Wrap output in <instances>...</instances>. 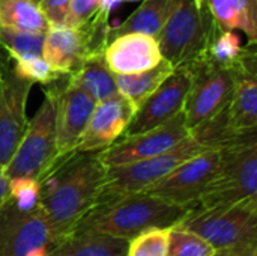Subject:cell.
I'll return each mask as SVG.
<instances>
[{"label": "cell", "mask_w": 257, "mask_h": 256, "mask_svg": "<svg viewBox=\"0 0 257 256\" xmlns=\"http://www.w3.org/2000/svg\"><path fill=\"white\" fill-rule=\"evenodd\" d=\"M105 174L107 167L99 158V151H74L60 155L38 180V208L56 243L68 237L95 205Z\"/></svg>", "instance_id": "cell-1"}, {"label": "cell", "mask_w": 257, "mask_h": 256, "mask_svg": "<svg viewBox=\"0 0 257 256\" xmlns=\"http://www.w3.org/2000/svg\"><path fill=\"white\" fill-rule=\"evenodd\" d=\"M187 211L145 192L99 198L69 235L95 234L131 240L149 228L175 226Z\"/></svg>", "instance_id": "cell-2"}, {"label": "cell", "mask_w": 257, "mask_h": 256, "mask_svg": "<svg viewBox=\"0 0 257 256\" xmlns=\"http://www.w3.org/2000/svg\"><path fill=\"white\" fill-rule=\"evenodd\" d=\"M175 226L200 235L215 250H254L257 199L211 208L194 207Z\"/></svg>", "instance_id": "cell-3"}, {"label": "cell", "mask_w": 257, "mask_h": 256, "mask_svg": "<svg viewBox=\"0 0 257 256\" xmlns=\"http://www.w3.org/2000/svg\"><path fill=\"white\" fill-rule=\"evenodd\" d=\"M217 27L206 3L197 6L194 0H182L155 39L163 59L173 68L191 66L205 57Z\"/></svg>", "instance_id": "cell-4"}, {"label": "cell", "mask_w": 257, "mask_h": 256, "mask_svg": "<svg viewBox=\"0 0 257 256\" xmlns=\"http://www.w3.org/2000/svg\"><path fill=\"white\" fill-rule=\"evenodd\" d=\"M59 157L56 137V97L53 89L48 88L41 107L29 121L27 130L15 154L3 170L8 180H39Z\"/></svg>", "instance_id": "cell-5"}, {"label": "cell", "mask_w": 257, "mask_h": 256, "mask_svg": "<svg viewBox=\"0 0 257 256\" xmlns=\"http://www.w3.org/2000/svg\"><path fill=\"white\" fill-rule=\"evenodd\" d=\"M247 199H257V139L220 149L218 169L196 207H221Z\"/></svg>", "instance_id": "cell-6"}, {"label": "cell", "mask_w": 257, "mask_h": 256, "mask_svg": "<svg viewBox=\"0 0 257 256\" xmlns=\"http://www.w3.org/2000/svg\"><path fill=\"white\" fill-rule=\"evenodd\" d=\"M203 151H206V148L188 134V137L163 154L120 166L107 167L105 181L99 198L145 192L167 177L179 164Z\"/></svg>", "instance_id": "cell-7"}, {"label": "cell", "mask_w": 257, "mask_h": 256, "mask_svg": "<svg viewBox=\"0 0 257 256\" xmlns=\"http://www.w3.org/2000/svg\"><path fill=\"white\" fill-rule=\"evenodd\" d=\"M108 23H95L81 27L50 26L45 32L42 57L62 75L74 74L84 60L102 53L108 44Z\"/></svg>", "instance_id": "cell-8"}, {"label": "cell", "mask_w": 257, "mask_h": 256, "mask_svg": "<svg viewBox=\"0 0 257 256\" xmlns=\"http://www.w3.org/2000/svg\"><path fill=\"white\" fill-rule=\"evenodd\" d=\"M187 68L191 71L193 81L182 110L191 130L229 104L242 74L235 68L215 66L205 60Z\"/></svg>", "instance_id": "cell-9"}, {"label": "cell", "mask_w": 257, "mask_h": 256, "mask_svg": "<svg viewBox=\"0 0 257 256\" xmlns=\"http://www.w3.org/2000/svg\"><path fill=\"white\" fill-rule=\"evenodd\" d=\"M54 243L38 207L21 208L9 198L0 208V256H38Z\"/></svg>", "instance_id": "cell-10"}, {"label": "cell", "mask_w": 257, "mask_h": 256, "mask_svg": "<svg viewBox=\"0 0 257 256\" xmlns=\"http://www.w3.org/2000/svg\"><path fill=\"white\" fill-rule=\"evenodd\" d=\"M220 163V149H206L184 161L155 186L145 190L169 204L194 208L203 190L214 178Z\"/></svg>", "instance_id": "cell-11"}, {"label": "cell", "mask_w": 257, "mask_h": 256, "mask_svg": "<svg viewBox=\"0 0 257 256\" xmlns=\"http://www.w3.org/2000/svg\"><path fill=\"white\" fill-rule=\"evenodd\" d=\"M188 134L190 130L182 110L172 119L152 130L133 136H123L120 140H116L105 149H101L99 158L105 167L139 161L172 149L188 137Z\"/></svg>", "instance_id": "cell-12"}, {"label": "cell", "mask_w": 257, "mask_h": 256, "mask_svg": "<svg viewBox=\"0 0 257 256\" xmlns=\"http://www.w3.org/2000/svg\"><path fill=\"white\" fill-rule=\"evenodd\" d=\"M33 83L17 75L9 66H0V166L15 154L29 125L26 106Z\"/></svg>", "instance_id": "cell-13"}, {"label": "cell", "mask_w": 257, "mask_h": 256, "mask_svg": "<svg viewBox=\"0 0 257 256\" xmlns=\"http://www.w3.org/2000/svg\"><path fill=\"white\" fill-rule=\"evenodd\" d=\"M191 81V71L187 66L175 68L173 72L137 107L123 136L152 130L182 112Z\"/></svg>", "instance_id": "cell-14"}, {"label": "cell", "mask_w": 257, "mask_h": 256, "mask_svg": "<svg viewBox=\"0 0 257 256\" xmlns=\"http://www.w3.org/2000/svg\"><path fill=\"white\" fill-rule=\"evenodd\" d=\"M56 97V137L59 155L71 154L77 149L96 101L83 89L72 84L66 75L51 84Z\"/></svg>", "instance_id": "cell-15"}, {"label": "cell", "mask_w": 257, "mask_h": 256, "mask_svg": "<svg viewBox=\"0 0 257 256\" xmlns=\"http://www.w3.org/2000/svg\"><path fill=\"white\" fill-rule=\"evenodd\" d=\"M136 110V106L120 92L98 101L75 151H101L119 140Z\"/></svg>", "instance_id": "cell-16"}, {"label": "cell", "mask_w": 257, "mask_h": 256, "mask_svg": "<svg viewBox=\"0 0 257 256\" xmlns=\"http://www.w3.org/2000/svg\"><path fill=\"white\" fill-rule=\"evenodd\" d=\"M104 57L114 75L137 74L163 60L157 39L143 33H125L110 39Z\"/></svg>", "instance_id": "cell-17"}, {"label": "cell", "mask_w": 257, "mask_h": 256, "mask_svg": "<svg viewBox=\"0 0 257 256\" xmlns=\"http://www.w3.org/2000/svg\"><path fill=\"white\" fill-rule=\"evenodd\" d=\"M182 0H142L140 6L119 26L108 29V41L125 33L157 36Z\"/></svg>", "instance_id": "cell-18"}, {"label": "cell", "mask_w": 257, "mask_h": 256, "mask_svg": "<svg viewBox=\"0 0 257 256\" xmlns=\"http://www.w3.org/2000/svg\"><path fill=\"white\" fill-rule=\"evenodd\" d=\"M190 136L206 149H223L257 139V130L238 131L229 119L227 106L190 130Z\"/></svg>", "instance_id": "cell-19"}, {"label": "cell", "mask_w": 257, "mask_h": 256, "mask_svg": "<svg viewBox=\"0 0 257 256\" xmlns=\"http://www.w3.org/2000/svg\"><path fill=\"white\" fill-rule=\"evenodd\" d=\"M206 5L220 29H239L248 36V42L256 44L257 0H206Z\"/></svg>", "instance_id": "cell-20"}, {"label": "cell", "mask_w": 257, "mask_h": 256, "mask_svg": "<svg viewBox=\"0 0 257 256\" xmlns=\"http://www.w3.org/2000/svg\"><path fill=\"white\" fill-rule=\"evenodd\" d=\"M66 77L72 84L87 92L96 103L119 92L116 75L110 71L104 57V51L89 56L74 74Z\"/></svg>", "instance_id": "cell-21"}, {"label": "cell", "mask_w": 257, "mask_h": 256, "mask_svg": "<svg viewBox=\"0 0 257 256\" xmlns=\"http://www.w3.org/2000/svg\"><path fill=\"white\" fill-rule=\"evenodd\" d=\"M128 241L95 234L68 235L54 243L47 256H126Z\"/></svg>", "instance_id": "cell-22"}, {"label": "cell", "mask_w": 257, "mask_h": 256, "mask_svg": "<svg viewBox=\"0 0 257 256\" xmlns=\"http://www.w3.org/2000/svg\"><path fill=\"white\" fill-rule=\"evenodd\" d=\"M229 119L238 131L257 130V83L254 75H241L227 104Z\"/></svg>", "instance_id": "cell-23"}, {"label": "cell", "mask_w": 257, "mask_h": 256, "mask_svg": "<svg viewBox=\"0 0 257 256\" xmlns=\"http://www.w3.org/2000/svg\"><path fill=\"white\" fill-rule=\"evenodd\" d=\"M173 66L167 60H161L157 66L128 75H116L117 91L125 95L136 109L173 72Z\"/></svg>", "instance_id": "cell-24"}, {"label": "cell", "mask_w": 257, "mask_h": 256, "mask_svg": "<svg viewBox=\"0 0 257 256\" xmlns=\"http://www.w3.org/2000/svg\"><path fill=\"white\" fill-rule=\"evenodd\" d=\"M0 27L45 33L50 23L33 0H0Z\"/></svg>", "instance_id": "cell-25"}, {"label": "cell", "mask_w": 257, "mask_h": 256, "mask_svg": "<svg viewBox=\"0 0 257 256\" xmlns=\"http://www.w3.org/2000/svg\"><path fill=\"white\" fill-rule=\"evenodd\" d=\"M242 47L239 42V38L233 30H224L217 27L211 44L208 47V51L202 60L221 66V68H235L238 66V62L242 56Z\"/></svg>", "instance_id": "cell-26"}, {"label": "cell", "mask_w": 257, "mask_h": 256, "mask_svg": "<svg viewBox=\"0 0 257 256\" xmlns=\"http://www.w3.org/2000/svg\"><path fill=\"white\" fill-rule=\"evenodd\" d=\"M45 33L0 27V45L14 60L42 56Z\"/></svg>", "instance_id": "cell-27"}, {"label": "cell", "mask_w": 257, "mask_h": 256, "mask_svg": "<svg viewBox=\"0 0 257 256\" xmlns=\"http://www.w3.org/2000/svg\"><path fill=\"white\" fill-rule=\"evenodd\" d=\"M120 0H71L65 26L81 27L93 23H108L110 11Z\"/></svg>", "instance_id": "cell-28"}, {"label": "cell", "mask_w": 257, "mask_h": 256, "mask_svg": "<svg viewBox=\"0 0 257 256\" xmlns=\"http://www.w3.org/2000/svg\"><path fill=\"white\" fill-rule=\"evenodd\" d=\"M215 249L200 235L179 228H170L167 256H214Z\"/></svg>", "instance_id": "cell-29"}, {"label": "cell", "mask_w": 257, "mask_h": 256, "mask_svg": "<svg viewBox=\"0 0 257 256\" xmlns=\"http://www.w3.org/2000/svg\"><path fill=\"white\" fill-rule=\"evenodd\" d=\"M170 228H149L128 241L126 256H167Z\"/></svg>", "instance_id": "cell-30"}, {"label": "cell", "mask_w": 257, "mask_h": 256, "mask_svg": "<svg viewBox=\"0 0 257 256\" xmlns=\"http://www.w3.org/2000/svg\"><path fill=\"white\" fill-rule=\"evenodd\" d=\"M14 71L17 75L32 81V83H41V84H51L60 77L56 69L50 66V63L42 57H27V59H17Z\"/></svg>", "instance_id": "cell-31"}, {"label": "cell", "mask_w": 257, "mask_h": 256, "mask_svg": "<svg viewBox=\"0 0 257 256\" xmlns=\"http://www.w3.org/2000/svg\"><path fill=\"white\" fill-rule=\"evenodd\" d=\"M11 186V199L21 208H35L38 207L39 183L32 178H14L9 180Z\"/></svg>", "instance_id": "cell-32"}, {"label": "cell", "mask_w": 257, "mask_h": 256, "mask_svg": "<svg viewBox=\"0 0 257 256\" xmlns=\"http://www.w3.org/2000/svg\"><path fill=\"white\" fill-rule=\"evenodd\" d=\"M39 8L48 20L50 26H62L66 23L71 9V0H41Z\"/></svg>", "instance_id": "cell-33"}, {"label": "cell", "mask_w": 257, "mask_h": 256, "mask_svg": "<svg viewBox=\"0 0 257 256\" xmlns=\"http://www.w3.org/2000/svg\"><path fill=\"white\" fill-rule=\"evenodd\" d=\"M11 198V186H9V180L5 175L3 167L0 166V208L9 201Z\"/></svg>", "instance_id": "cell-34"}, {"label": "cell", "mask_w": 257, "mask_h": 256, "mask_svg": "<svg viewBox=\"0 0 257 256\" xmlns=\"http://www.w3.org/2000/svg\"><path fill=\"white\" fill-rule=\"evenodd\" d=\"M214 256H257V249L254 250H217Z\"/></svg>", "instance_id": "cell-35"}, {"label": "cell", "mask_w": 257, "mask_h": 256, "mask_svg": "<svg viewBox=\"0 0 257 256\" xmlns=\"http://www.w3.org/2000/svg\"><path fill=\"white\" fill-rule=\"evenodd\" d=\"M194 2H196L197 6H203V5L206 3V0H194Z\"/></svg>", "instance_id": "cell-36"}, {"label": "cell", "mask_w": 257, "mask_h": 256, "mask_svg": "<svg viewBox=\"0 0 257 256\" xmlns=\"http://www.w3.org/2000/svg\"><path fill=\"white\" fill-rule=\"evenodd\" d=\"M120 2H142V0H120Z\"/></svg>", "instance_id": "cell-37"}, {"label": "cell", "mask_w": 257, "mask_h": 256, "mask_svg": "<svg viewBox=\"0 0 257 256\" xmlns=\"http://www.w3.org/2000/svg\"><path fill=\"white\" fill-rule=\"evenodd\" d=\"M33 2H36V3H39V2H41V0H33Z\"/></svg>", "instance_id": "cell-38"}]
</instances>
